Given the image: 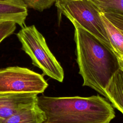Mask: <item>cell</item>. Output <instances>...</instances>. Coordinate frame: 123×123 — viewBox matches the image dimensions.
<instances>
[{
    "label": "cell",
    "instance_id": "obj_1",
    "mask_svg": "<svg viewBox=\"0 0 123 123\" xmlns=\"http://www.w3.org/2000/svg\"><path fill=\"white\" fill-rule=\"evenodd\" d=\"M76 62L83 86L94 89L106 98L105 89L119 68L118 60L101 42L74 20Z\"/></svg>",
    "mask_w": 123,
    "mask_h": 123
},
{
    "label": "cell",
    "instance_id": "obj_2",
    "mask_svg": "<svg viewBox=\"0 0 123 123\" xmlns=\"http://www.w3.org/2000/svg\"><path fill=\"white\" fill-rule=\"evenodd\" d=\"M37 104L43 112V123H110L115 117L111 104L99 95L51 97L37 96Z\"/></svg>",
    "mask_w": 123,
    "mask_h": 123
},
{
    "label": "cell",
    "instance_id": "obj_3",
    "mask_svg": "<svg viewBox=\"0 0 123 123\" xmlns=\"http://www.w3.org/2000/svg\"><path fill=\"white\" fill-rule=\"evenodd\" d=\"M22 49L31 58L32 64L46 75L60 82L64 79V71L50 50L42 34L35 25H25L16 34Z\"/></svg>",
    "mask_w": 123,
    "mask_h": 123
},
{
    "label": "cell",
    "instance_id": "obj_4",
    "mask_svg": "<svg viewBox=\"0 0 123 123\" xmlns=\"http://www.w3.org/2000/svg\"><path fill=\"white\" fill-rule=\"evenodd\" d=\"M55 4L60 15L63 14L70 21H75L110 50L108 35L100 15L101 12L91 0H57Z\"/></svg>",
    "mask_w": 123,
    "mask_h": 123
},
{
    "label": "cell",
    "instance_id": "obj_5",
    "mask_svg": "<svg viewBox=\"0 0 123 123\" xmlns=\"http://www.w3.org/2000/svg\"><path fill=\"white\" fill-rule=\"evenodd\" d=\"M48 84L43 75L25 67L10 66L0 68V94L43 93Z\"/></svg>",
    "mask_w": 123,
    "mask_h": 123
},
{
    "label": "cell",
    "instance_id": "obj_6",
    "mask_svg": "<svg viewBox=\"0 0 123 123\" xmlns=\"http://www.w3.org/2000/svg\"><path fill=\"white\" fill-rule=\"evenodd\" d=\"M37 94L31 93L0 94V121L37 103Z\"/></svg>",
    "mask_w": 123,
    "mask_h": 123
},
{
    "label": "cell",
    "instance_id": "obj_7",
    "mask_svg": "<svg viewBox=\"0 0 123 123\" xmlns=\"http://www.w3.org/2000/svg\"><path fill=\"white\" fill-rule=\"evenodd\" d=\"M27 8L23 0H0V24L12 21L23 27L25 25Z\"/></svg>",
    "mask_w": 123,
    "mask_h": 123
},
{
    "label": "cell",
    "instance_id": "obj_8",
    "mask_svg": "<svg viewBox=\"0 0 123 123\" xmlns=\"http://www.w3.org/2000/svg\"><path fill=\"white\" fill-rule=\"evenodd\" d=\"M106 99L123 114V72L119 68L105 89Z\"/></svg>",
    "mask_w": 123,
    "mask_h": 123
},
{
    "label": "cell",
    "instance_id": "obj_9",
    "mask_svg": "<svg viewBox=\"0 0 123 123\" xmlns=\"http://www.w3.org/2000/svg\"><path fill=\"white\" fill-rule=\"evenodd\" d=\"M45 117L37 103L17 112L0 123H43Z\"/></svg>",
    "mask_w": 123,
    "mask_h": 123
},
{
    "label": "cell",
    "instance_id": "obj_10",
    "mask_svg": "<svg viewBox=\"0 0 123 123\" xmlns=\"http://www.w3.org/2000/svg\"><path fill=\"white\" fill-rule=\"evenodd\" d=\"M110 45V50L118 60L123 59V34L100 12Z\"/></svg>",
    "mask_w": 123,
    "mask_h": 123
},
{
    "label": "cell",
    "instance_id": "obj_11",
    "mask_svg": "<svg viewBox=\"0 0 123 123\" xmlns=\"http://www.w3.org/2000/svg\"><path fill=\"white\" fill-rule=\"evenodd\" d=\"M101 12H111L123 13V0H90Z\"/></svg>",
    "mask_w": 123,
    "mask_h": 123
},
{
    "label": "cell",
    "instance_id": "obj_12",
    "mask_svg": "<svg viewBox=\"0 0 123 123\" xmlns=\"http://www.w3.org/2000/svg\"><path fill=\"white\" fill-rule=\"evenodd\" d=\"M28 7L42 12L49 8L56 0H23Z\"/></svg>",
    "mask_w": 123,
    "mask_h": 123
},
{
    "label": "cell",
    "instance_id": "obj_13",
    "mask_svg": "<svg viewBox=\"0 0 123 123\" xmlns=\"http://www.w3.org/2000/svg\"><path fill=\"white\" fill-rule=\"evenodd\" d=\"M106 18L123 34V13L111 12H101Z\"/></svg>",
    "mask_w": 123,
    "mask_h": 123
},
{
    "label": "cell",
    "instance_id": "obj_14",
    "mask_svg": "<svg viewBox=\"0 0 123 123\" xmlns=\"http://www.w3.org/2000/svg\"><path fill=\"white\" fill-rule=\"evenodd\" d=\"M16 25L15 23L12 21L0 24V43L14 32L16 28Z\"/></svg>",
    "mask_w": 123,
    "mask_h": 123
},
{
    "label": "cell",
    "instance_id": "obj_15",
    "mask_svg": "<svg viewBox=\"0 0 123 123\" xmlns=\"http://www.w3.org/2000/svg\"><path fill=\"white\" fill-rule=\"evenodd\" d=\"M118 62H119V68L123 72V59L118 60Z\"/></svg>",
    "mask_w": 123,
    "mask_h": 123
},
{
    "label": "cell",
    "instance_id": "obj_16",
    "mask_svg": "<svg viewBox=\"0 0 123 123\" xmlns=\"http://www.w3.org/2000/svg\"><path fill=\"white\" fill-rule=\"evenodd\" d=\"M57 0H56L57 1ZM73 0V1H76V0Z\"/></svg>",
    "mask_w": 123,
    "mask_h": 123
},
{
    "label": "cell",
    "instance_id": "obj_17",
    "mask_svg": "<svg viewBox=\"0 0 123 123\" xmlns=\"http://www.w3.org/2000/svg\"></svg>",
    "mask_w": 123,
    "mask_h": 123
}]
</instances>
